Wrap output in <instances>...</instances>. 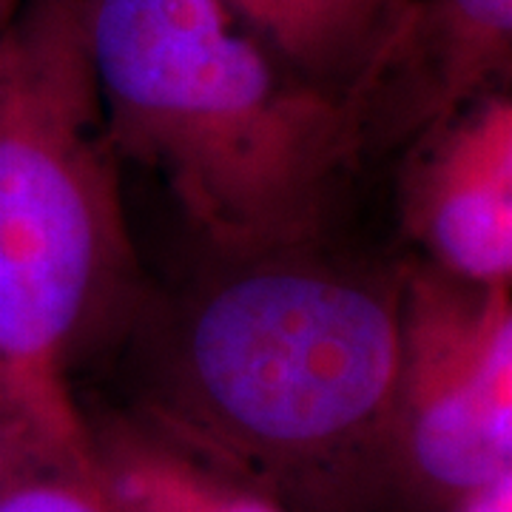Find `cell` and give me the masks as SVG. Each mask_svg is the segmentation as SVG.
Returning <instances> with one entry per match:
<instances>
[{
	"label": "cell",
	"mask_w": 512,
	"mask_h": 512,
	"mask_svg": "<svg viewBox=\"0 0 512 512\" xmlns=\"http://www.w3.org/2000/svg\"><path fill=\"white\" fill-rule=\"evenodd\" d=\"M151 316L137 416L293 512H373L404 268L330 239L208 254Z\"/></svg>",
	"instance_id": "cell-1"
},
{
	"label": "cell",
	"mask_w": 512,
	"mask_h": 512,
	"mask_svg": "<svg viewBox=\"0 0 512 512\" xmlns=\"http://www.w3.org/2000/svg\"><path fill=\"white\" fill-rule=\"evenodd\" d=\"M404 231L427 265L476 285L512 282V100L478 97L407 146Z\"/></svg>",
	"instance_id": "cell-5"
},
{
	"label": "cell",
	"mask_w": 512,
	"mask_h": 512,
	"mask_svg": "<svg viewBox=\"0 0 512 512\" xmlns=\"http://www.w3.org/2000/svg\"><path fill=\"white\" fill-rule=\"evenodd\" d=\"M12 3H15V0H0V12H9ZM0 20H3V15H0Z\"/></svg>",
	"instance_id": "cell-12"
},
{
	"label": "cell",
	"mask_w": 512,
	"mask_h": 512,
	"mask_svg": "<svg viewBox=\"0 0 512 512\" xmlns=\"http://www.w3.org/2000/svg\"><path fill=\"white\" fill-rule=\"evenodd\" d=\"M271 55L348 103L396 35L410 0H220Z\"/></svg>",
	"instance_id": "cell-7"
},
{
	"label": "cell",
	"mask_w": 512,
	"mask_h": 512,
	"mask_svg": "<svg viewBox=\"0 0 512 512\" xmlns=\"http://www.w3.org/2000/svg\"><path fill=\"white\" fill-rule=\"evenodd\" d=\"M92 9L15 0L0 20V373L74 441H89L74 370L143 305Z\"/></svg>",
	"instance_id": "cell-3"
},
{
	"label": "cell",
	"mask_w": 512,
	"mask_h": 512,
	"mask_svg": "<svg viewBox=\"0 0 512 512\" xmlns=\"http://www.w3.org/2000/svg\"><path fill=\"white\" fill-rule=\"evenodd\" d=\"M89 441H74L57 436L43 421L29 410V404L15 396L9 387L0 384V487L12 476H18L23 467L43 458L52 450H86Z\"/></svg>",
	"instance_id": "cell-10"
},
{
	"label": "cell",
	"mask_w": 512,
	"mask_h": 512,
	"mask_svg": "<svg viewBox=\"0 0 512 512\" xmlns=\"http://www.w3.org/2000/svg\"><path fill=\"white\" fill-rule=\"evenodd\" d=\"M0 384H3V387H9V390H12V393H15V396H18V390H15V387H12V384H9V379H6V376H3V373H0ZM29 410H32V407H29Z\"/></svg>",
	"instance_id": "cell-13"
},
{
	"label": "cell",
	"mask_w": 512,
	"mask_h": 512,
	"mask_svg": "<svg viewBox=\"0 0 512 512\" xmlns=\"http://www.w3.org/2000/svg\"><path fill=\"white\" fill-rule=\"evenodd\" d=\"M512 0H410L348 100L362 157L407 148L478 97L507 86Z\"/></svg>",
	"instance_id": "cell-6"
},
{
	"label": "cell",
	"mask_w": 512,
	"mask_h": 512,
	"mask_svg": "<svg viewBox=\"0 0 512 512\" xmlns=\"http://www.w3.org/2000/svg\"><path fill=\"white\" fill-rule=\"evenodd\" d=\"M92 55L120 160L171 191L208 254L322 242L362 143L220 0H94Z\"/></svg>",
	"instance_id": "cell-2"
},
{
	"label": "cell",
	"mask_w": 512,
	"mask_h": 512,
	"mask_svg": "<svg viewBox=\"0 0 512 512\" xmlns=\"http://www.w3.org/2000/svg\"><path fill=\"white\" fill-rule=\"evenodd\" d=\"M512 473V288L404 268L373 512H441Z\"/></svg>",
	"instance_id": "cell-4"
},
{
	"label": "cell",
	"mask_w": 512,
	"mask_h": 512,
	"mask_svg": "<svg viewBox=\"0 0 512 512\" xmlns=\"http://www.w3.org/2000/svg\"><path fill=\"white\" fill-rule=\"evenodd\" d=\"M0 512H117L92 447L52 450L0 487Z\"/></svg>",
	"instance_id": "cell-9"
},
{
	"label": "cell",
	"mask_w": 512,
	"mask_h": 512,
	"mask_svg": "<svg viewBox=\"0 0 512 512\" xmlns=\"http://www.w3.org/2000/svg\"><path fill=\"white\" fill-rule=\"evenodd\" d=\"M89 433L97 473L117 512H293L137 413L89 419Z\"/></svg>",
	"instance_id": "cell-8"
},
{
	"label": "cell",
	"mask_w": 512,
	"mask_h": 512,
	"mask_svg": "<svg viewBox=\"0 0 512 512\" xmlns=\"http://www.w3.org/2000/svg\"><path fill=\"white\" fill-rule=\"evenodd\" d=\"M441 512H512V473L495 476L461 493Z\"/></svg>",
	"instance_id": "cell-11"
}]
</instances>
